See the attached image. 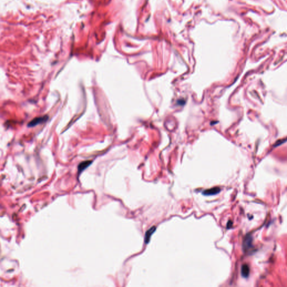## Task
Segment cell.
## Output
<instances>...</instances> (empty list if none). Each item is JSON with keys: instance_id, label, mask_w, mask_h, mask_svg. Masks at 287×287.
<instances>
[{"instance_id": "1", "label": "cell", "mask_w": 287, "mask_h": 287, "mask_svg": "<svg viewBox=\"0 0 287 287\" xmlns=\"http://www.w3.org/2000/svg\"><path fill=\"white\" fill-rule=\"evenodd\" d=\"M48 116H44L42 117H39L35 118L28 123L27 126L29 127H35L39 124L45 123L48 120Z\"/></svg>"}, {"instance_id": "2", "label": "cell", "mask_w": 287, "mask_h": 287, "mask_svg": "<svg viewBox=\"0 0 287 287\" xmlns=\"http://www.w3.org/2000/svg\"><path fill=\"white\" fill-rule=\"evenodd\" d=\"M221 190L219 187H215L213 188H211L210 189H207L205 190L203 192V195L205 196H212V195H215L218 193H219L220 192Z\"/></svg>"}, {"instance_id": "3", "label": "cell", "mask_w": 287, "mask_h": 287, "mask_svg": "<svg viewBox=\"0 0 287 287\" xmlns=\"http://www.w3.org/2000/svg\"><path fill=\"white\" fill-rule=\"evenodd\" d=\"M155 231H156V227L155 226H153L146 232L144 237V241L146 244H149L151 240V235L153 234L155 232Z\"/></svg>"}, {"instance_id": "4", "label": "cell", "mask_w": 287, "mask_h": 287, "mask_svg": "<svg viewBox=\"0 0 287 287\" xmlns=\"http://www.w3.org/2000/svg\"><path fill=\"white\" fill-rule=\"evenodd\" d=\"M252 238L251 237H249L248 235L246 236L244 241V245L243 247L244 250L245 251L248 252L249 249H250L252 247Z\"/></svg>"}, {"instance_id": "5", "label": "cell", "mask_w": 287, "mask_h": 287, "mask_svg": "<svg viewBox=\"0 0 287 287\" xmlns=\"http://www.w3.org/2000/svg\"><path fill=\"white\" fill-rule=\"evenodd\" d=\"M241 274L243 277L247 278L250 274V268L246 264H244L241 268Z\"/></svg>"}, {"instance_id": "6", "label": "cell", "mask_w": 287, "mask_h": 287, "mask_svg": "<svg viewBox=\"0 0 287 287\" xmlns=\"http://www.w3.org/2000/svg\"><path fill=\"white\" fill-rule=\"evenodd\" d=\"M92 162L91 161H85V162H82V163L79 164V167H78V171L79 172H82L83 170H84L85 169H86L88 166H89L90 164H91Z\"/></svg>"}, {"instance_id": "7", "label": "cell", "mask_w": 287, "mask_h": 287, "mask_svg": "<svg viewBox=\"0 0 287 287\" xmlns=\"http://www.w3.org/2000/svg\"><path fill=\"white\" fill-rule=\"evenodd\" d=\"M232 222L231 221H229L227 224V228H229L231 227H232Z\"/></svg>"}]
</instances>
